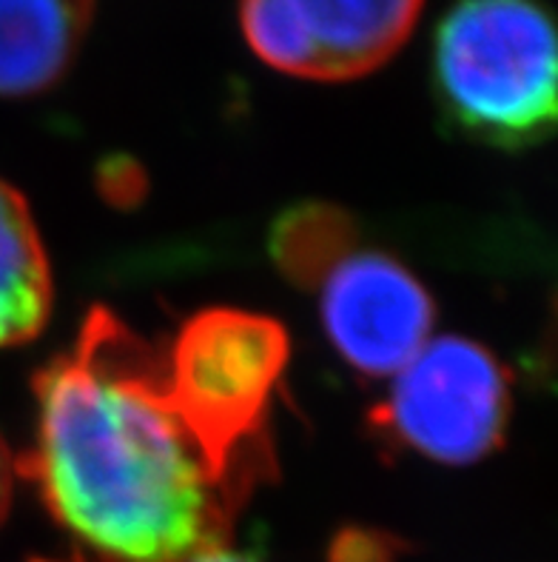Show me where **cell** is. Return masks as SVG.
I'll list each match as a JSON object with an SVG mask.
<instances>
[{
  "label": "cell",
  "instance_id": "277c9868",
  "mask_svg": "<svg viewBox=\"0 0 558 562\" xmlns=\"http://www.w3.org/2000/svg\"><path fill=\"white\" fill-rule=\"evenodd\" d=\"M513 389L502 360L459 335L428 340L394 374L371 426L439 465H474L504 442Z\"/></svg>",
  "mask_w": 558,
  "mask_h": 562
},
{
  "label": "cell",
  "instance_id": "3957f363",
  "mask_svg": "<svg viewBox=\"0 0 558 562\" xmlns=\"http://www.w3.org/2000/svg\"><path fill=\"white\" fill-rule=\"evenodd\" d=\"M291 342L285 328L246 308H205L163 355L166 389L219 477L248 494L265 477L271 403Z\"/></svg>",
  "mask_w": 558,
  "mask_h": 562
},
{
  "label": "cell",
  "instance_id": "6da1fadb",
  "mask_svg": "<svg viewBox=\"0 0 558 562\" xmlns=\"http://www.w3.org/2000/svg\"><path fill=\"white\" fill-rule=\"evenodd\" d=\"M26 477L92 562H183L231 537L246 494L214 471L166 389L163 355L89 312L35 378Z\"/></svg>",
  "mask_w": 558,
  "mask_h": 562
},
{
  "label": "cell",
  "instance_id": "9c48e42d",
  "mask_svg": "<svg viewBox=\"0 0 558 562\" xmlns=\"http://www.w3.org/2000/svg\"><path fill=\"white\" fill-rule=\"evenodd\" d=\"M360 246L356 223L331 203L294 206L271 226L269 251L285 280L305 292H317L328 271Z\"/></svg>",
  "mask_w": 558,
  "mask_h": 562
},
{
  "label": "cell",
  "instance_id": "ba28073f",
  "mask_svg": "<svg viewBox=\"0 0 558 562\" xmlns=\"http://www.w3.org/2000/svg\"><path fill=\"white\" fill-rule=\"evenodd\" d=\"M55 280L32 209L0 180V349L35 340L52 317Z\"/></svg>",
  "mask_w": 558,
  "mask_h": 562
},
{
  "label": "cell",
  "instance_id": "8fae6325",
  "mask_svg": "<svg viewBox=\"0 0 558 562\" xmlns=\"http://www.w3.org/2000/svg\"><path fill=\"white\" fill-rule=\"evenodd\" d=\"M183 562H257V560L254 557L237 554V551L228 549V542H226V546H214V549L200 551V554L189 557V560H183Z\"/></svg>",
  "mask_w": 558,
  "mask_h": 562
},
{
  "label": "cell",
  "instance_id": "8992f818",
  "mask_svg": "<svg viewBox=\"0 0 558 562\" xmlns=\"http://www.w3.org/2000/svg\"><path fill=\"white\" fill-rule=\"evenodd\" d=\"M317 297L333 351L371 380L394 378L431 340L436 323L422 280L396 257L360 246L328 271Z\"/></svg>",
  "mask_w": 558,
  "mask_h": 562
},
{
  "label": "cell",
  "instance_id": "30bf717a",
  "mask_svg": "<svg viewBox=\"0 0 558 562\" xmlns=\"http://www.w3.org/2000/svg\"><path fill=\"white\" fill-rule=\"evenodd\" d=\"M14 474H18V465L12 460V451H9L7 440L0 435V526L7 520L9 506H12L14 494Z\"/></svg>",
  "mask_w": 558,
  "mask_h": 562
},
{
  "label": "cell",
  "instance_id": "52a82bcc",
  "mask_svg": "<svg viewBox=\"0 0 558 562\" xmlns=\"http://www.w3.org/2000/svg\"><path fill=\"white\" fill-rule=\"evenodd\" d=\"M94 0H0V98L43 94L66 78Z\"/></svg>",
  "mask_w": 558,
  "mask_h": 562
},
{
  "label": "cell",
  "instance_id": "7a4b0ae2",
  "mask_svg": "<svg viewBox=\"0 0 558 562\" xmlns=\"http://www.w3.org/2000/svg\"><path fill=\"white\" fill-rule=\"evenodd\" d=\"M431 89L459 135L536 149L558 135V14L542 0H456L436 23Z\"/></svg>",
  "mask_w": 558,
  "mask_h": 562
},
{
  "label": "cell",
  "instance_id": "5b68a950",
  "mask_svg": "<svg viewBox=\"0 0 558 562\" xmlns=\"http://www.w3.org/2000/svg\"><path fill=\"white\" fill-rule=\"evenodd\" d=\"M424 0H240L246 43L262 64L303 80H354L388 64Z\"/></svg>",
  "mask_w": 558,
  "mask_h": 562
}]
</instances>
